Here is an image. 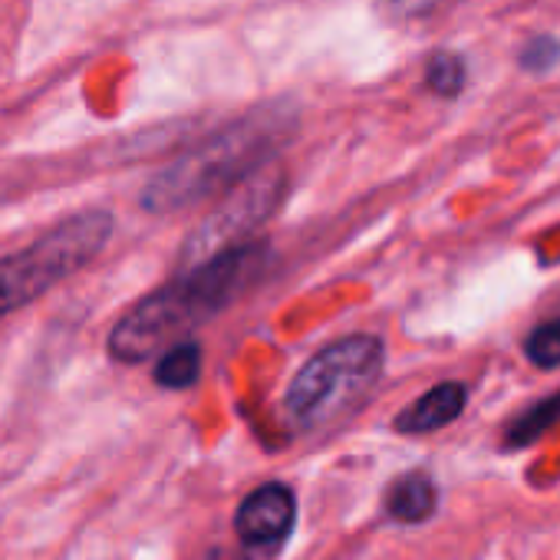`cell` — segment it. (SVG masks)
<instances>
[{
    "mask_svg": "<svg viewBox=\"0 0 560 560\" xmlns=\"http://www.w3.org/2000/svg\"><path fill=\"white\" fill-rule=\"evenodd\" d=\"M267 267V247L247 241L211 254L178 280L136 304L109 334L106 347L119 363H142L182 343L195 327L234 304Z\"/></svg>",
    "mask_w": 560,
    "mask_h": 560,
    "instance_id": "1",
    "label": "cell"
},
{
    "mask_svg": "<svg viewBox=\"0 0 560 560\" xmlns=\"http://www.w3.org/2000/svg\"><path fill=\"white\" fill-rule=\"evenodd\" d=\"M298 126V109L291 103H270L244 119L224 126L201 145L178 155L165 165L142 191L149 211H178L198 205L214 191L241 185L247 175L260 172L264 162L277 152Z\"/></svg>",
    "mask_w": 560,
    "mask_h": 560,
    "instance_id": "2",
    "label": "cell"
},
{
    "mask_svg": "<svg viewBox=\"0 0 560 560\" xmlns=\"http://www.w3.org/2000/svg\"><path fill=\"white\" fill-rule=\"evenodd\" d=\"M109 234L113 218L106 211H86L67 218L31 247L0 257V320L86 267L106 247Z\"/></svg>",
    "mask_w": 560,
    "mask_h": 560,
    "instance_id": "3",
    "label": "cell"
},
{
    "mask_svg": "<svg viewBox=\"0 0 560 560\" xmlns=\"http://www.w3.org/2000/svg\"><path fill=\"white\" fill-rule=\"evenodd\" d=\"M386 350L376 337L357 334L314 353L288 389V412L298 425L317 429L350 412L380 380Z\"/></svg>",
    "mask_w": 560,
    "mask_h": 560,
    "instance_id": "4",
    "label": "cell"
},
{
    "mask_svg": "<svg viewBox=\"0 0 560 560\" xmlns=\"http://www.w3.org/2000/svg\"><path fill=\"white\" fill-rule=\"evenodd\" d=\"M280 195H284V175L277 168H260L247 175L241 185L231 188V195L214 208V214L198 224V231L185 244V254L198 264L211 254L247 244V234L270 218Z\"/></svg>",
    "mask_w": 560,
    "mask_h": 560,
    "instance_id": "5",
    "label": "cell"
},
{
    "mask_svg": "<svg viewBox=\"0 0 560 560\" xmlns=\"http://www.w3.org/2000/svg\"><path fill=\"white\" fill-rule=\"evenodd\" d=\"M294 511H298L294 491L284 481H267L241 501L234 514V530L250 547L273 544L280 537H288L294 524Z\"/></svg>",
    "mask_w": 560,
    "mask_h": 560,
    "instance_id": "6",
    "label": "cell"
},
{
    "mask_svg": "<svg viewBox=\"0 0 560 560\" xmlns=\"http://www.w3.org/2000/svg\"><path fill=\"white\" fill-rule=\"evenodd\" d=\"M465 402H468V393L462 383H455V380L439 383L396 416V429L402 435H425V432L445 429L448 422H455L465 412Z\"/></svg>",
    "mask_w": 560,
    "mask_h": 560,
    "instance_id": "7",
    "label": "cell"
},
{
    "mask_svg": "<svg viewBox=\"0 0 560 560\" xmlns=\"http://www.w3.org/2000/svg\"><path fill=\"white\" fill-rule=\"evenodd\" d=\"M386 514L399 524H422L439 508V488L425 471H409L386 488Z\"/></svg>",
    "mask_w": 560,
    "mask_h": 560,
    "instance_id": "8",
    "label": "cell"
},
{
    "mask_svg": "<svg viewBox=\"0 0 560 560\" xmlns=\"http://www.w3.org/2000/svg\"><path fill=\"white\" fill-rule=\"evenodd\" d=\"M201 373V350L191 340H182L175 347H168L155 366V383L165 389H188L198 383Z\"/></svg>",
    "mask_w": 560,
    "mask_h": 560,
    "instance_id": "9",
    "label": "cell"
},
{
    "mask_svg": "<svg viewBox=\"0 0 560 560\" xmlns=\"http://www.w3.org/2000/svg\"><path fill=\"white\" fill-rule=\"evenodd\" d=\"M553 425H560V393H553V396L540 399L537 406L524 409V412L508 425L504 445H508V448L530 445V442H537L544 432H550Z\"/></svg>",
    "mask_w": 560,
    "mask_h": 560,
    "instance_id": "10",
    "label": "cell"
},
{
    "mask_svg": "<svg viewBox=\"0 0 560 560\" xmlns=\"http://www.w3.org/2000/svg\"><path fill=\"white\" fill-rule=\"evenodd\" d=\"M465 80H468V73H465V60H462L458 54L442 50V54L429 57V63H425V86H429L435 96L455 100V96L462 93Z\"/></svg>",
    "mask_w": 560,
    "mask_h": 560,
    "instance_id": "11",
    "label": "cell"
},
{
    "mask_svg": "<svg viewBox=\"0 0 560 560\" xmlns=\"http://www.w3.org/2000/svg\"><path fill=\"white\" fill-rule=\"evenodd\" d=\"M524 353L534 366L540 370H557L560 366V317L547 320L540 327L530 330V337L524 340Z\"/></svg>",
    "mask_w": 560,
    "mask_h": 560,
    "instance_id": "12",
    "label": "cell"
},
{
    "mask_svg": "<svg viewBox=\"0 0 560 560\" xmlns=\"http://www.w3.org/2000/svg\"><path fill=\"white\" fill-rule=\"evenodd\" d=\"M560 63V40L553 37H537L521 50V67L527 73H547Z\"/></svg>",
    "mask_w": 560,
    "mask_h": 560,
    "instance_id": "13",
    "label": "cell"
},
{
    "mask_svg": "<svg viewBox=\"0 0 560 560\" xmlns=\"http://www.w3.org/2000/svg\"><path fill=\"white\" fill-rule=\"evenodd\" d=\"M389 4H393L396 11L409 14V18H422V14L439 11L442 4H448V0H389Z\"/></svg>",
    "mask_w": 560,
    "mask_h": 560,
    "instance_id": "14",
    "label": "cell"
}]
</instances>
